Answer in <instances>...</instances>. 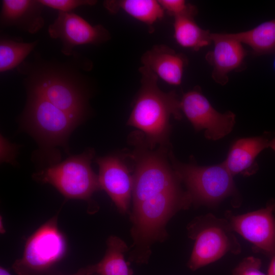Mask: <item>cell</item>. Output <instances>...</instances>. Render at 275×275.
I'll return each mask as SVG.
<instances>
[{
	"instance_id": "cell-7",
	"label": "cell",
	"mask_w": 275,
	"mask_h": 275,
	"mask_svg": "<svg viewBox=\"0 0 275 275\" xmlns=\"http://www.w3.org/2000/svg\"><path fill=\"white\" fill-rule=\"evenodd\" d=\"M194 246L188 266L196 270L221 259L227 253L238 254L241 246L227 219L212 214L198 217L188 228Z\"/></svg>"
},
{
	"instance_id": "cell-27",
	"label": "cell",
	"mask_w": 275,
	"mask_h": 275,
	"mask_svg": "<svg viewBox=\"0 0 275 275\" xmlns=\"http://www.w3.org/2000/svg\"><path fill=\"white\" fill-rule=\"evenodd\" d=\"M91 267L88 266L86 267L81 268L78 270L75 273L70 275H92Z\"/></svg>"
},
{
	"instance_id": "cell-1",
	"label": "cell",
	"mask_w": 275,
	"mask_h": 275,
	"mask_svg": "<svg viewBox=\"0 0 275 275\" xmlns=\"http://www.w3.org/2000/svg\"><path fill=\"white\" fill-rule=\"evenodd\" d=\"M141 88L137 94L127 124L141 131L152 149L156 145L167 147L170 132V119L181 117L180 100L172 91H162L157 84L158 77L142 66Z\"/></svg>"
},
{
	"instance_id": "cell-23",
	"label": "cell",
	"mask_w": 275,
	"mask_h": 275,
	"mask_svg": "<svg viewBox=\"0 0 275 275\" xmlns=\"http://www.w3.org/2000/svg\"><path fill=\"white\" fill-rule=\"evenodd\" d=\"M158 2L164 11L174 17L186 15L195 16L196 14V7L183 0H158Z\"/></svg>"
},
{
	"instance_id": "cell-19",
	"label": "cell",
	"mask_w": 275,
	"mask_h": 275,
	"mask_svg": "<svg viewBox=\"0 0 275 275\" xmlns=\"http://www.w3.org/2000/svg\"><path fill=\"white\" fill-rule=\"evenodd\" d=\"M107 248L104 256L98 263L91 265L93 274L97 275H132V272L124 259L127 250L125 242L115 236L107 241Z\"/></svg>"
},
{
	"instance_id": "cell-20",
	"label": "cell",
	"mask_w": 275,
	"mask_h": 275,
	"mask_svg": "<svg viewBox=\"0 0 275 275\" xmlns=\"http://www.w3.org/2000/svg\"><path fill=\"white\" fill-rule=\"evenodd\" d=\"M225 34L249 45L257 54L275 53V19L263 22L249 31Z\"/></svg>"
},
{
	"instance_id": "cell-26",
	"label": "cell",
	"mask_w": 275,
	"mask_h": 275,
	"mask_svg": "<svg viewBox=\"0 0 275 275\" xmlns=\"http://www.w3.org/2000/svg\"><path fill=\"white\" fill-rule=\"evenodd\" d=\"M1 162L15 165L16 157L18 152V145L10 142L2 134L0 138Z\"/></svg>"
},
{
	"instance_id": "cell-16",
	"label": "cell",
	"mask_w": 275,
	"mask_h": 275,
	"mask_svg": "<svg viewBox=\"0 0 275 275\" xmlns=\"http://www.w3.org/2000/svg\"><path fill=\"white\" fill-rule=\"evenodd\" d=\"M143 66L168 84L178 86L181 82L185 63L184 58L165 45H157L142 56Z\"/></svg>"
},
{
	"instance_id": "cell-29",
	"label": "cell",
	"mask_w": 275,
	"mask_h": 275,
	"mask_svg": "<svg viewBox=\"0 0 275 275\" xmlns=\"http://www.w3.org/2000/svg\"><path fill=\"white\" fill-rule=\"evenodd\" d=\"M0 275H12V274L4 267L1 266Z\"/></svg>"
},
{
	"instance_id": "cell-5",
	"label": "cell",
	"mask_w": 275,
	"mask_h": 275,
	"mask_svg": "<svg viewBox=\"0 0 275 275\" xmlns=\"http://www.w3.org/2000/svg\"><path fill=\"white\" fill-rule=\"evenodd\" d=\"M169 157L174 170L187 188L191 203L213 206L228 197L237 196L233 176L223 162L199 166L180 162L172 153Z\"/></svg>"
},
{
	"instance_id": "cell-18",
	"label": "cell",
	"mask_w": 275,
	"mask_h": 275,
	"mask_svg": "<svg viewBox=\"0 0 275 275\" xmlns=\"http://www.w3.org/2000/svg\"><path fill=\"white\" fill-rule=\"evenodd\" d=\"M103 5L112 14L123 11L150 26L164 16V10L155 0H107Z\"/></svg>"
},
{
	"instance_id": "cell-30",
	"label": "cell",
	"mask_w": 275,
	"mask_h": 275,
	"mask_svg": "<svg viewBox=\"0 0 275 275\" xmlns=\"http://www.w3.org/2000/svg\"><path fill=\"white\" fill-rule=\"evenodd\" d=\"M269 147L275 151V138L269 142Z\"/></svg>"
},
{
	"instance_id": "cell-25",
	"label": "cell",
	"mask_w": 275,
	"mask_h": 275,
	"mask_svg": "<svg viewBox=\"0 0 275 275\" xmlns=\"http://www.w3.org/2000/svg\"><path fill=\"white\" fill-rule=\"evenodd\" d=\"M261 264L259 258L246 257L233 269L232 275H266L260 270Z\"/></svg>"
},
{
	"instance_id": "cell-28",
	"label": "cell",
	"mask_w": 275,
	"mask_h": 275,
	"mask_svg": "<svg viewBox=\"0 0 275 275\" xmlns=\"http://www.w3.org/2000/svg\"><path fill=\"white\" fill-rule=\"evenodd\" d=\"M267 275H275V254L271 256Z\"/></svg>"
},
{
	"instance_id": "cell-4",
	"label": "cell",
	"mask_w": 275,
	"mask_h": 275,
	"mask_svg": "<svg viewBox=\"0 0 275 275\" xmlns=\"http://www.w3.org/2000/svg\"><path fill=\"white\" fill-rule=\"evenodd\" d=\"M23 121L27 130L38 142L42 152L53 155L57 161L60 156L54 149L57 146L67 149V139L80 121L32 92Z\"/></svg>"
},
{
	"instance_id": "cell-11",
	"label": "cell",
	"mask_w": 275,
	"mask_h": 275,
	"mask_svg": "<svg viewBox=\"0 0 275 275\" xmlns=\"http://www.w3.org/2000/svg\"><path fill=\"white\" fill-rule=\"evenodd\" d=\"M275 200L265 208L240 215L227 212L232 230L253 245L254 248L272 256L275 254Z\"/></svg>"
},
{
	"instance_id": "cell-6",
	"label": "cell",
	"mask_w": 275,
	"mask_h": 275,
	"mask_svg": "<svg viewBox=\"0 0 275 275\" xmlns=\"http://www.w3.org/2000/svg\"><path fill=\"white\" fill-rule=\"evenodd\" d=\"M94 156L93 149H87L34 174L33 178L52 185L67 199L89 200L101 189L98 176L91 167Z\"/></svg>"
},
{
	"instance_id": "cell-12",
	"label": "cell",
	"mask_w": 275,
	"mask_h": 275,
	"mask_svg": "<svg viewBox=\"0 0 275 275\" xmlns=\"http://www.w3.org/2000/svg\"><path fill=\"white\" fill-rule=\"evenodd\" d=\"M48 31L51 38L61 41V51L66 56L70 55L77 45L100 44L110 38L108 31L103 26L92 25L72 12H59Z\"/></svg>"
},
{
	"instance_id": "cell-9",
	"label": "cell",
	"mask_w": 275,
	"mask_h": 275,
	"mask_svg": "<svg viewBox=\"0 0 275 275\" xmlns=\"http://www.w3.org/2000/svg\"><path fill=\"white\" fill-rule=\"evenodd\" d=\"M31 92L80 121L85 115L87 97L68 74L54 69L42 70L34 76Z\"/></svg>"
},
{
	"instance_id": "cell-32",
	"label": "cell",
	"mask_w": 275,
	"mask_h": 275,
	"mask_svg": "<svg viewBox=\"0 0 275 275\" xmlns=\"http://www.w3.org/2000/svg\"><path fill=\"white\" fill-rule=\"evenodd\" d=\"M96 275H97V274H96Z\"/></svg>"
},
{
	"instance_id": "cell-15",
	"label": "cell",
	"mask_w": 275,
	"mask_h": 275,
	"mask_svg": "<svg viewBox=\"0 0 275 275\" xmlns=\"http://www.w3.org/2000/svg\"><path fill=\"white\" fill-rule=\"evenodd\" d=\"M43 6L39 0H3L1 26H15L31 34L36 33L44 24L41 15Z\"/></svg>"
},
{
	"instance_id": "cell-3",
	"label": "cell",
	"mask_w": 275,
	"mask_h": 275,
	"mask_svg": "<svg viewBox=\"0 0 275 275\" xmlns=\"http://www.w3.org/2000/svg\"><path fill=\"white\" fill-rule=\"evenodd\" d=\"M191 203L181 187L164 191L133 205L131 233L135 250L149 254L151 244L162 237L167 222L181 209Z\"/></svg>"
},
{
	"instance_id": "cell-10",
	"label": "cell",
	"mask_w": 275,
	"mask_h": 275,
	"mask_svg": "<svg viewBox=\"0 0 275 275\" xmlns=\"http://www.w3.org/2000/svg\"><path fill=\"white\" fill-rule=\"evenodd\" d=\"M181 111L197 131L204 130L205 136L213 141L221 139L233 129L235 115L216 111L199 88L189 91L180 100Z\"/></svg>"
},
{
	"instance_id": "cell-22",
	"label": "cell",
	"mask_w": 275,
	"mask_h": 275,
	"mask_svg": "<svg viewBox=\"0 0 275 275\" xmlns=\"http://www.w3.org/2000/svg\"><path fill=\"white\" fill-rule=\"evenodd\" d=\"M38 41L23 42L1 38L0 41V72L11 70L20 64L31 53Z\"/></svg>"
},
{
	"instance_id": "cell-8",
	"label": "cell",
	"mask_w": 275,
	"mask_h": 275,
	"mask_svg": "<svg viewBox=\"0 0 275 275\" xmlns=\"http://www.w3.org/2000/svg\"><path fill=\"white\" fill-rule=\"evenodd\" d=\"M67 242L54 216L41 226L25 244L22 256L12 268L17 275H45L65 256Z\"/></svg>"
},
{
	"instance_id": "cell-14",
	"label": "cell",
	"mask_w": 275,
	"mask_h": 275,
	"mask_svg": "<svg viewBox=\"0 0 275 275\" xmlns=\"http://www.w3.org/2000/svg\"><path fill=\"white\" fill-rule=\"evenodd\" d=\"M211 39L214 42V48L206 55V60L213 66L214 80L225 85L228 80V74L243 62L245 51L241 42L225 34H211Z\"/></svg>"
},
{
	"instance_id": "cell-13",
	"label": "cell",
	"mask_w": 275,
	"mask_h": 275,
	"mask_svg": "<svg viewBox=\"0 0 275 275\" xmlns=\"http://www.w3.org/2000/svg\"><path fill=\"white\" fill-rule=\"evenodd\" d=\"M95 161L99 168L101 189L107 194L120 211L126 212L132 197L133 175L118 155L98 157Z\"/></svg>"
},
{
	"instance_id": "cell-2",
	"label": "cell",
	"mask_w": 275,
	"mask_h": 275,
	"mask_svg": "<svg viewBox=\"0 0 275 275\" xmlns=\"http://www.w3.org/2000/svg\"><path fill=\"white\" fill-rule=\"evenodd\" d=\"M132 136L134 149L130 158L134 163L132 193L133 205L156 194L180 187V178L168 160L166 147L154 150L143 134Z\"/></svg>"
},
{
	"instance_id": "cell-24",
	"label": "cell",
	"mask_w": 275,
	"mask_h": 275,
	"mask_svg": "<svg viewBox=\"0 0 275 275\" xmlns=\"http://www.w3.org/2000/svg\"><path fill=\"white\" fill-rule=\"evenodd\" d=\"M43 6L57 9L59 12H71L76 8L82 6H92L96 1L94 0H39Z\"/></svg>"
},
{
	"instance_id": "cell-31",
	"label": "cell",
	"mask_w": 275,
	"mask_h": 275,
	"mask_svg": "<svg viewBox=\"0 0 275 275\" xmlns=\"http://www.w3.org/2000/svg\"><path fill=\"white\" fill-rule=\"evenodd\" d=\"M274 67L275 68V59H274Z\"/></svg>"
},
{
	"instance_id": "cell-17",
	"label": "cell",
	"mask_w": 275,
	"mask_h": 275,
	"mask_svg": "<svg viewBox=\"0 0 275 275\" xmlns=\"http://www.w3.org/2000/svg\"><path fill=\"white\" fill-rule=\"evenodd\" d=\"M269 142L265 136L239 139L233 143L223 162L233 177L252 175L258 170L257 156L269 147Z\"/></svg>"
},
{
	"instance_id": "cell-21",
	"label": "cell",
	"mask_w": 275,
	"mask_h": 275,
	"mask_svg": "<svg viewBox=\"0 0 275 275\" xmlns=\"http://www.w3.org/2000/svg\"><path fill=\"white\" fill-rule=\"evenodd\" d=\"M194 17L186 15L174 17V38L181 46L198 50L212 40L209 32L201 28Z\"/></svg>"
}]
</instances>
